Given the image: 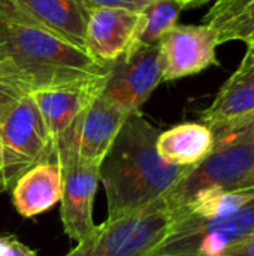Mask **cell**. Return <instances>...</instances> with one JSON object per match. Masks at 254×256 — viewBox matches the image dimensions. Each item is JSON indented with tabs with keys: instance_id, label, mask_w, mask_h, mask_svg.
<instances>
[{
	"instance_id": "1",
	"label": "cell",
	"mask_w": 254,
	"mask_h": 256,
	"mask_svg": "<svg viewBox=\"0 0 254 256\" xmlns=\"http://www.w3.org/2000/svg\"><path fill=\"white\" fill-rule=\"evenodd\" d=\"M109 64L25 16L10 0H1L0 76L25 94L102 78Z\"/></svg>"
},
{
	"instance_id": "2",
	"label": "cell",
	"mask_w": 254,
	"mask_h": 256,
	"mask_svg": "<svg viewBox=\"0 0 254 256\" xmlns=\"http://www.w3.org/2000/svg\"><path fill=\"white\" fill-rule=\"evenodd\" d=\"M160 132L142 116L132 112L99 165L105 188L108 220L139 212L163 200L190 171L163 160L157 153Z\"/></svg>"
},
{
	"instance_id": "3",
	"label": "cell",
	"mask_w": 254,
	"mask_h": 256,
	"mask_svg": "<svg viewBox=\"0 0 254 256\" xmlns=\"http://www.w3.org/2000/svg\"><path fill=\"white\" fill-rule=\"evenodd\" d=\"M254 234V201L229 216L201 218L172 208L163 240L148 256H223Z\"/></svg>"
},
{
	"instance_id": "4",
	"label": "cell",
	"mask_w": 254,
	"mask_h": 256,
	"mask_svg": "<svg viewBox=\"0 0 254 256\" xmlns=\"http://www.w3.org/2000/svg\"><path fill=\"white\" fill-rule=\"evenodd\" d=\"M172 222L166 200L115 220L96 225L93 232L63 256H148Z\"/></svg>"
},
{
	"instance_id": "5",
	"label": "cell",
	"mask_w": 254,
	"mask_h": 256,
	"mask_svg": "<svg viewBox=\"0 0 254 256\" xmlns=\"http://www.w3.org/2000/svg\"><path fill=\"white\" fill-rule=\"evenodd\" d=\"M244 188H254V144H226L192 166L165 200L178 208L205 192Z\"/></svg>"
},
{
	"instance_id": "6",
	"label": "cell",
	"mask_w": 254,
	"mask_h": 256,
	"mask_svg": "<svg viewBox=\"0 0 254 256\" xmlns=\"http://www.w3.org/2000/svg\"><path fill=\"white\" fill-rule=\"evenodd\" d=\"M4 188L12 189L21 174L52 158V141L31 94H25L0 123Z\"/></svg>"
},
{
	"instance_id": "7",
	"label": "cell",
	"mask_w": 254,
	"mask_h": 256,
	"mask_svg": "<svg viewBox=\"0 0 254 256\" xmlns=\"http://www.w3.org/2000/svg\"><path fill=\"white\" fill-rule=\"evenodd\" d=\"M127 116L100 93L81 111L55 144L54 159L60 164L76 159L100 165Z\"/></svg>"
},
{
	"instance_id": "8",
	"label": "cell",
	"mask_w": 254,
	"mask_h": 256,
	"mask_svg": "<svg viewBox=\"0 0 254 256\" xmlns=\"http://www.w3.org/2000/svg\"><path fill=\"white\" fill-rule=\"evenodd\" d=\"M163 81L160 46L138 45L129 54L109 64L102 96L126 114L141 111Z\"/></svg>"
},
{
	"instance_id": "9",
	"label": "cell",
	"mask_w": 254,
	"mask_h": 256,
	"mask_svg": "<svg viewBox=\"0 0 254 256\" xmlns=\"http://www.w3.org/2000/svg\"><path fill=\"white\" fill-rule=\"evenodd\" d=\"M163 81H175L217 66V36L207 24H177L159 42Z\"/></svg>"
},
{
	"instance_id": "10",
	"label": "cell",
	"mask_w": 254,
	"mask_h": 256,
	"mask_svg": "<svg viewBox=\"0 0 254 256\" xmlns=\"http://www.w3.org/2000/svg\"><path fill=\"white\" fill-rule=\"evenodd\" d=\"M142 10L97 8L90 12L85 32V51L103 64L129 54L136 45Z\"/></svg>"
},
{
	"instance_id": "11",
	"label": "cell",
	"mask_w": 254,
	"mask_h": 256,
	"mask_svg": "<svg viewBox=\"0 0 254 256\" xmlns=\"http://www.w3.org/2000/svg\"><path fill=\"white\" fill-rule=\"evenodd\" d=\"M63 165L64 184L61 195L60 219L64 234L75 243L88 237L96 224L93 220V204L100 184L99 165L70 159Z\"/></svg>"
},
{
	"instance_id": "12",
	"label": "cell",
	"mask_w": 254,
	"mask_h": 256,
	"mask_svg": "<svg viewBox=\"0 0 254 256\" xmlns=\"http://www.w3.org/2000/svg\"><path fill=\"white\" fill-rule=\"evenodd\" d=\"M106 75L78 84L31 93L52 141V158L55 144L69 130L75 118L96 96L102 93Z\"/></svg>"
},
{
	"instance_id": "13",
	"label": "cell",
	"mask_w": 254,
	"mask_h": 256,
	"mask_svg": "<svg viewBox=\"0 0 254 256\" xmlns=\"http://www.w3.org/2000/svg\"><path fill=\"white\" fill-rule=\"evenodd\" d=\"M254 112V51L247 50L240 66L217 92L201 120L211 130Z\"/></svg>"
},
{
	"instance_id": "14",
	"label": "cell",
	"mask_w": 254,
	"mask_h": 256,
	"mask_svg": "<svg viewBox=\"0 0 254 256\" xmlns=\"http://www.w3.org/2000/svg\"><path fill=\"white\" fill-rule=\"evenodd\" d=\"M64 171L57 160H42L18 177L12 186V204L22 218L51 210L63 195Z\"/></svg>"
},
{
	"instance_id": "15",
	"label": "cell",
	"mask_w": 254,
	"mask_h": 256,
	"mask_svg": "<svg viewBox=\"0 0 254 256\" xmlns=\"http://www.w3.org/2000/svg\"><path fill=\"white\" fill-rule=\"evenodd\" d=\"M25 16L85 50L90 10L82 0H10Z\"/></svg>"
},
{
	"instance_id": "16",
	"label": "cell",
	"mask_w": 254,
	"mask_h": 256,
	"mask_svg": "<svg viewBox=\"0 0 254 256\" xmlns=\"http://www.w3.org/2000/svg\"><path fill=\"white\" fill-rule=\"evenodd\" d=\"M159 156L177 166H195L216 147L213 130L204 123H181L160 132L157 142Z\"/></svg>"
},
{
	"instance_id": "17",
	"label": "cell",
	"mask_w": 254,
	"mask_h": 256,
	"mask_svg": "<svg viewBox=\"0 0 254 256\" xmlns=\"http://www.w3.org/2000/svg\"><path fill=\"white\" fill-rule=\"evenodd\" d=\"M202 24L214 30L217 45L241 40L254 51V0H216Z\"/></svg>"
},
{
	"instance_id": "18",
	"label": "cell",
	"mask_w": 254,
	"mask_h": 256,
	"mask_svg": "<svg viewBox=\"0 0 254 256\" xmlns=\"http://www.w3.org/2000/svg\"><path fill=\"white\" fill-rule=\"evenodd\" d=\"M186 8L177 0H153L142 9V24L136 36V45H157L160 39L177 26Z\"/></svg>"
},
{
	"instance_id": "19",
	"label": "cell",
	"mask_w": 254,
	"mask_h": 256,
	"mask_svg": "<svg viewBox=\"0 0 254 256\" xmlns=\"http://www.w3.org/2000/svg\"><path fill=\"white\" fill-rule=\"evenodd\" d=\"M217 146L226 144H254V112L213 130Z\"/></svg>"
},
{
	"instance_id": "20",
	"label": "cell",
	"mask_w": 254,
	"mask_h": 256,
	"mask_svg": "<svg viewBox=\"0 0 254 256\" xmlns=\"http://www.w3.org/2000/svg\"><path fill=\"white\" fill-rule=\"evenodd\" d=\"M22 96H25V93L19 87L0 76V123L6 118V116L13 110Z\"/></svg>"
},
{
	"instance_id": "21",
	"label": "cell",
	"mask_w": 254,
	"mask_h": 256,
	"mask_svg": "<svg viewBox=\"0 0 254 256\" xmlns=\"http://www.w3.org/2000/svg\"><path fill=\"white\" fill-rule=\"evenodd\" d=\"M91 12L97 8H126L132 10H142L153 0H82Z\"/></svg>"
},
{
	"instance_id": "22",
	"label": "cell",
	"mask_w": 254,
	"mask_h": 256,
	"mask_svg": "<svg viewBox=\"0 0 254 256\" xmlns=\"http://www.w3.org/2000/svg\"><path fill=\"white\" fill-rule=\"evenodd\" d=\"M0 256H37L15 236H0Z\"/></svg>"
},
{
	"instance_id": "23",
	"label": "cell",
	"mask_w": 254,
	"mask_h": 256,
	"mask_svg": "<svg viewBox=\"0 0 254 256\" xmlns=\"http://www.w3.org/2000/svg\"><path fill=\"white\" fill-rule=\"evenodd\" d=\"M223 256H254V234L243 243L229 249Z\"/></svg>"
},
{
	"instance_id": "24",
	"label": "cell",
	"mask_w": 254,
	"mask_h": 256,
	"mask_svg": "<svg viewBox=\"0 0 254 256\" xmlns=\"http://www.w3.org/2000/svg\"><path fill=\"white\" fill-rule=\"evenodd\" d=\"M177 2H180L187 9V8H199V6H202L205 3L216 2V0H177Z\"/></svg>"
},
{
	"instance_id": "25",
	"label": "cell",
	"mask_w": 254,
	"mask_h": 256,
	"mask_svg": "<svg viewBox=\"0 0 254 256\" xmlns=\"http://www.w3.org/2000/svg\"><path fill=\"white\" fill-rule=\"evenodd\" d=\"M0 192H6V188H4V164H3L1 141H0Z\"/></svg>"
},
{
	"instance_id": "26",
	"label": "cell",
	"mask_w": 254,
	"mask_h": 256,
	"mask_svg": "<svg viewBox=\"0 0 254 256\" xmlns=\"http://www.w3.org/2000/svg\"><path fill=\"white\" fill-rule=\"evenodd\" d=\"M0 24H1V0H0Z\"/></svg>"
}]
</instances>
